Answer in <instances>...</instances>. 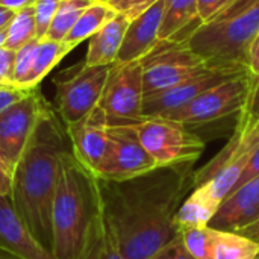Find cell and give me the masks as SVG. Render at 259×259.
Here are the masks:
<instances>
[{
  "label": "cell",
  "instance_id": "4316f807",
  "mask_svg": "<svg viewBox=\"0 0 259 259\" xmlns=\"http://www.w3.org/2000/svg\"><path fill=\"white\" fill-rule=\"evenodd\" d=\"M212 228H188L179 232L187 252L194 259H212Z\"/></svg>",
  "mask_w": 259,
  "mask_h": 259
},
{
  "label": "cell",
  "instance_id": "7c38bea8",
  "mask_svg": "<svg viewBox=\"0 0 259 259\" xmlns=\"http://www.w3.org/2000/svg\"><path fill=\"white\" fill-rule=\"evenodd\" d=\"M108 135L106 155L94 175L97 179L126 181L158 167L138 141L132 126H108Z\"/></svg>",
  "mask_w": 259,
  "mask_h": 259
},
{
  "label": "cell",
  "instance_id": "f35d334b",
  "mask_svg": "<svg viewBox=\"0 0 259 259\" xmlns=\"http://www.w3.org/2000/svg\"><path fill=\"white\" fill-rule=\"evenodd\" d=\"M235 232L259 243V219L256 222H253V223H250V225H247V226H244V228H241V229H238Z\"/></svg>",
  "mask_w": 259,
  "mask_h": 259
},
{
  "label": "cell",
  "instance_id": "e575fe53",
  "mask_svg": "<svg viewBox=\"0 0 259 259\" xmlns=\"http://www.w3.org/2000/svg\"><path fill=\"white\" fill-rule=\"evenodd\" d=\"M234 0H197V8H199V17L202 23L208 21L214 15H217L223 8H226L229 3Z\"/></svg>",
  "mask_w": 259,
  "mask_h": 259
},
{
  "label": "cell",
  "instance_id": "74e56055",
  "mask_svg": "<svg viewBox=\"0 0 259 259\" xmlns=\"http://www.w3.org/2000/svg\"><path fill=\"white\" fill-rule=\"evenodd\" d=\"M12 188V170L0 159V196H9Z\"/></svg>",
  "mask_w": 259,
  "mask_h": 259
},
{
  "label": "cell",
  "instance_id": "5bb4252c",
  "mask_svg": "<svg viewBox=\"0 0 259 259\" xmlns=\"http://www.w3.org/2000/svg\"><path fill=\"white\" fill-rule=\"evenodd\" d=\"M65 134L74 159L94 176L109 146L108 121L103 111L97 106L77 123L67 126Z\"/></svg>",
  "mask_w": 259,
  "mask_h": 259
},
{
  "label": "cell",
  "instance_id": "8d00e7d4",
  "mask_svg": "<svg viewBox=\"0 0 259 259\" xmlns=\"http://www.w3.org/2000/svg\"><path fill=\"white\" fill-rule=\"evenodd\" d=\"M247 68L253 76H259V33L253 38L247 53Z\"/></svg>",
  "mask_w": 259,
  "mask_h": 259
},
{
  "label": "cell",
  "instance_id": "5b68a950",
  "mask_svg": "<svg viewBox=\"0 0 259 259\" xmlns=\"http://www.w3.org/2000/svg\"><path fill=\"white\" fill-rule=\"evenodd\" d=\"M259 146V121L240 115L228 146L203 168L194 171L193 188L205 184L220 202L232 191Z\"/></svg>",
  "mask_w": 259,
  "mask_h": 259
},
{
  "label": "cell",
  "instance_id": "ba28073f",
  "mask_svg": "<svg viewBox=\"0 0 259 259\" xmlns=\"http://www.w3.org/2000/svg\"><path fill=\"white\" fill-rule=\"evenodd\" d=\"M252 77V73L247 71L238 77L226 80L202 93L190 103L159 115V118L178 121L185 126H193L211 123L228 115L241 112L249 97Z\"/></svg>",
  "mask_w": 259,
  "mask_h": 259
},
{
  "label": "cell",
  "instance_id": "d590c367",
  "mask_svg": "<svg viewBox=\"0 0 259 259\" xmlns=\"http://www.w3.org/2000/svg\"><path fill=\"white\" fill-rule=\"evenodd\" d=\"M256 176H259V146L258 149H256V152L253 153V156H252L249 165L246 167L244 173L241 175V178L238 179V182H237L235 187L232 188V191L237 190V188H240L241 185H244L246 182H249L250 179H253V178H256ZM232 191H231V193H232ZM231 193H229V194H231ZM229 194H228V196H229ZM225 199H226V197H225Z\"/></svg>",
  "mask_w": 259,
  "mask_h": 259
},
{
  "label": "cell",
  "instance_id": "d6a6232c",
  "mask_svg": "<svg viewBox=\"0 0 259 259\" xmlns=\"http://www.w3.org/2000/svg\"><path fill=\"white\" fill-rule=\"evenodd\" d=\"M240 115H244L253 121H259V76L252 77L249 97H247V102H246L243 111L240 112Z\"/></svg>",
  "mask_w": 259,
  "mask_h": 259
},
{
  "label": "cell",
  "instance_id": "b9f144b4",
  "mask_svg": "<svg viewBox=\"0 0 259 259\" xmlns=\"http://www.w3.org/2000/svg\"><path fill=\"white\" fill-rule=\"evenodd\" d=\"M0 259H17V258H14V256H11L9 253H6V252H3V250L0 249Z\"/></svg>",
  "mask_w": 259,
  "mask_h": 259
},
{
  "label": "cell",
  "instance_id": "3957f363",
  "mask_svg": "<svg viewBox=\"0 0 259 259\" xmlns=\"http://www.w3.org/2000/svg\"><path fill=\"white\" fill-rule=\"evenodd\" d=\"M102 217L96 176L83 168L68 150L64 155L52 203V255L80 259Z\"/></svg>",
  "mask_w": 259,
  "mask_h": 259
},
{
  "label": "cell",
  "instance_id": "ee69618b",
  "mask_svg": "<svg viewBox=\"0 0 259 259\" xmlns=\"http://www.w3.org/2000/svg\"><path fill=\"white\" fill-rule=\"evenodd\" d=\"M256 259H259V255H258V258H256Z\"/></svg>",
  "mask_w": 259,
  "mask_h": 259
},
{
  "label": "cell",
  "instance_id": "ac0fdd59",
  "mask_svg": "<svg viewBox=\"0 0 259 259\" xmlns=\"http://www.w3.org/2000/svg\"><path fill=\"white\" fill-rule=\"evenodd\" d=\"M200 24L197 0H164L159 41H187Z\"/></svg>",
  "mask_w": 259,
  "mask_h": 259
},
{
  "label": "cell",
  "instance_id": "f1b7e54d",
  "mask_svg": "<svg viewBox=\"0 0 259 259\" xmlns=\"http://www.w3.org/2000/svg\"><path fill=\"white\" fill-rule=\"evenodd\" d=\"M62 0H36L33 5L35 24H36V39H44L50 23L59 8Z\"/></svg>",
  "mask_w": 259,
  "mask_h": 259
},
{
  "label": "cell",
  "instance_id": "ffe728a7",
  "mask_svg": "<svg viewBox=\"0 0 259 259\" xmlns=\"http://www.w3.org/2000/svg\"><path fill=\"white\" fill-rule=\"evenodd\" d=\"M220 203L222 202L215 199V196L205 184L193 188L176 212L175 223L178 231L181 232L182 229L188 228L209 226Z\"/></svg>",
  "mask_w": 259,
  "mask_h": 259
},
{
  "label": "cell",
  "instance_id": "6da1fadb",
  "mask_svg": "<svg viewBox=\"0 0 259 259\" xmlns=\"http://www.w3.org/2000/svg\"><path fill=\"white\" fill-rule=\"evenodd\" d=\"M96 181L105 226L124 259H149L179 235L175 217L193 190V164L156 167L126 181Z\"/></svg>",
  "mask_w": 259,
  "mask_h": 259
},
{
  "label": "cell",
  "instance_id": "ab89813d",
  "mask_svg": "<svg viewBox=\"0 0 259 259\" xmlns=\"http://www.w3.org/2000/svg\"><path fill=\"white\" fill-rule=\"evenodd\" d=\"M36 0H0V5L11 9V11H20L27 6H33Z\"/></svg>",
  "mask_w": 259,
  "mask_h": 259
},
{
  "label": "cell",
  "instance_id": "e0dca14e",
  "mask_svg": "<svg viewBox=\"0 0 259 259\" xmlns=\"http://www.w3.org/2000/svg\"><path fill=\"white\" fill-rule=\"evenodd\" d=\"M164 14V0L156 2L147 11L129 21L115 62H132L143 59L158 42Z\"/></svg>",
  "mask_w": 259,
  "mask_h": 259
},
{
  "label": "cell",
  "instance_id": "f546056e",
  "mask_svg": "<svg viewBox=\"0 0 259 259\" xmlns=\"http://www.w3.org/2000/svg\"><path fill=\"white\" fill-rule=\"evenodd\" d=\"M159 0H111L108 5L118 14L124 15L129 20H134L150 6H153Z\"/></svg>",
  "mask_w": 259,
  "mask_h": 259
},
{
  "label": "cell",
  "instance_id": "44dd1931",
  "mask_svg": "<svg viewBox=\"0 0 259 259\" xmlns=\"http://www.w3.org/2000/svg\"><path fill=\"white\" fill-rule=\"evenodd\" d=\"M115 14L117 12L108 3L94 2L80 14V17L77 18L74 26L70 29V32L65 35L62 42L70 50H73L82 41L91 38L96 32H99L109 20L115 17Z\"/></svg>",
  "mask_w": 259,
  "mask_h": 259
},
{
  "label": "cell",
  "instance_id": "4dcf8cb0",
  "mask_svg": "<svg viewBox=\"0 0 259 259\" xmlns=\"http://www.w3.org/2000/svg\"><path fill=\"white\" fill-rule=\"evenodd\" d=\"M30 91L32 90H24L17 85H0V112L23 100Z\"/></svg>",
  "mask_w": 259,
  "mask_h": 259
},
{
  "label": "cell",
  "instance_id": "d6986e66",
  "mask_svg": "<svg viewBox=\"0 0 259 259\" xmlns=\"http://www.w3.org/2000/svg\"><path fill=\"white\" fill-rule=\"evenodd\" d=\"M129 21V18L117 12L112 20H109L99 32H96L90 38V46L83 64L88 67L114 64L117 61V55L121 47Z\"/></svg>",
  "mask_w": 259,
  "mask_h": 259
},
{
  "label": "cell",
  "instance_id": "9a60e30c",
  "mask_svg": "<svg viewBox=\"0 0 259 259\" xmlns=\"http://www.w3.org/2000/svg\"><path fill=\"white\" fill-rule=\"evenodd\" d=\"M0 249L17 259H55L33 238L9 196H0Z\"/></svg>",
  "mask_w": 259,
  "mask_h": 259
},
{
  "label": "cell",
  "instance_id": "8fae6325",
  "mask_svg": "<svg viewBox=\"0 0 259 259\" xmlns=\"http://www.w3.org/2000/svg\"><path fill=\"white\" fill-rule=\"evenodd\" d=\"M111 65H82L71 77L56 82V108L65 127L99 106Z\"/></svg>",
  "mask_w": 259,
  "mask_h": 259
},
{
  "label": "cell",
  "instance_id": "484cf974",
  "mask_svg": "<svg viewBox=\"0 0 259 259\" xmlns=\"http://www.w3.org/2000/svg\"><path fill=\"white\" fill-rule=\"evenodd\" d=\"M80 259H124L123 255L115 249L105 226L103 217H100Z\"/></svg>",
  "mask_w": 259,
  "mask_h": 259
},
{
  "label": "cell",
  "instance_id": "1f68e13d",
  "mask_svg": "<svg viewBox=\"0 0 259 259\" xmlns=\"http://www.w3.org/2000/svg\"><path fill=\"white\" fill-rule=\"evenodd\" d=\"M149 259H194L184 247L181 235H178L173 241L165 244L156 253H153Z\"/></svg>",
  "mask_w": 259,
  "mask_h": 259
},
{
  "label": "cell",
  "instance_id": "7402d4cb",
  "mask_svg": "<svg viewBox=\"0 0 259 259\" xmlns=\"http://www.w3.org/2000/svg\"><path fill=\"white\" fill-rule=\"evenodd\" d=\"M70 52L71 50L62 41H52V39H47V38L41 39L39 46H38V50H36V55H35V59H33V64H32V68H30V73L26 77V80L23 83V88H26V90L38 88L41 80Z\"/></svg>",
  "mask_w": 259,
  "mask_h": 259
},
{
  "label": "cell",
  "instance_id": "60d3db41",
  "mask_svg": "<svg viewBox=\"0 0 259 259\" xmlns=\"http://www.w3.org/2000/svg\"><path fill=\"white\" fill-rule=\"evenodd\" d=\"M14 15H15V11H11V9L0 5V32L8 27V24L11 23Z\"/></svg>",
  "mask_w": 259,
  "mask_h": 259
},
{
  "label": "cell",
  "instance_id": "277c9868",
  "mask_svg": "<svg viewBox=\"0 0 259 259\" xmlns=\"http://www.w3.org/2000/svg\"><path fill=\"white\" fill-rule=\"evenodd\" d=\"M258 33L259 0H234L202 23L187 44L209 64L247 67L249 47Z\"/></svg>",
  "mask_w": 259,
  "mask_h": 259
},
{
  "label": "cell",
  "instance_id": "7a4b0ae2",
  "mask_svg": "<svg viewBox=\"0 0 259 259\" xmlns=\"http://www.w3.org/2000/svg\"><path fill=\"white\" fill-rule=\"evenodd\" d=\"M67 147L65 135L52 111L38 123L30 141L12 170L9 199L33 238L50 252L52 203Z\"/></svg>",
  "mask_w": 259,
  "mask_h": 259
},
{
  "label": "cell",
  "instance_id": "4fadbf2b",
  "mask_svg": "<svg viewBox=\"0 0 259 259\" xmlns=\"http://www.w3.org/2000/svg\"><path fill=\"white\" fill-rule=\"evenodd\" d=\"M249 68L243 65H215L205 73H200L188 80H184L168 90L153 93L143 97L141 115L143 118L159 117L168 111L178 109L202 93L247 73Z\"/></svg>",
  "mask_w": 259,
  "mask_h": 259
},
{
  "label": "cell",
  "instance_id": "cb8c5ba5",
  "mask_svg": "<svg viewBox=\"0 0 259 259\" xmlns=\"http://www.w3.org/2000/svg\"><path fill=\"white\" fill-rule=\"evenodd\" d=\"M36 39V24H35V11L33 6H27L15 12L14 18L6 27V41L5 47L17 52L20 47L29 41Z\"/></svg>",
  "mask_w": 259,
  "mask_h": 259
},
{
  "label": "cell",
  "instance_id": "30bf717a",
  "mask_svg": "<svg viewBox=\"0 0 259 259\" xmlns=\"http://www.w3.org/2000/svg\"><path fill=\"white\" fill-rule=\"evenodd\" d=\"M50 109L38 88L0 112V159L14 170L38 123Z\"/></svg>",
  "mask_w": 259,
  "mask_h": 259
},
{
  "label": "cell",
  "instance_id": "8992f818",
  "mask_svg": "<svg viewBox=\"0 0 259 259\" xmlns=\"http://www.w3.org/2000/svg\"><path fill=\"white\" fill-rule=\"evenodd\" d=\"M131 126L158 167L194 164L205 150L202 138L178 121L150 117Z\"/></svg>",
  "mask_w": 259,
  "mask_h": 259
},
{
  "label": "cell",
  "instance_id": "83f0119b",
  "mask_svg": "<svg viewBox=\"0 0 259 259\" xmlns=\"http://www.w3.org/2000/svg\"><path fill=\"white\" fill-rule=\"evenodd\" d=\"M39 46V39H32L27 44H24L23 47H20L15 52V61H14V85L23 88V83L26 80V77L30 73L36 50ZM26 90V88H24Z\"/></svg>",
  "mask_w": 259,
  "mask_h": 259
},
{
  "label": "cell",
  "instance_id": "9c48e42d",
  "mask_svg": "<svg viewBox=\"0 0 259 259\" xmlns=\"http://www.w3.org/2000/svg\"><path fill=\"white\" fill-rule=\"evenodd\" d=\"M143 65L140 61L114 62L99 108L108 126H131L143 120Z\"/></svg>",
  "mask_w": 259,
  "mask_h": 259
},
{
  "label": "cell",
  "instance_id": "2e32d148",
  "mask_svg": "<svg viewBox=\"0 0 259 259\" xmlns=\"http://www.w3.org/2000/svg\"><path fill=\"white\" fill-rule=\"evenodd\" d=\"M259 219V176L234 190L220 203L209 228L235 232Z\"/></svg>",
  "mask_w": 259,
  "mask_h": 259
},
{
  "label": "cell",
  "instance_id": "7bdbcfd3",
  "mask_svg": "<svg viewBox=\"0 0 259 259\" xmlns=\"http://www.w3.org/2000/svg\"><path fill=\"white\" fill-rule=\"evenodd\" d=\"M94 2H100V3H109L111 0H94Z\"/></svg>",
  "mask_w": 259,
  "mask_h": 259
},
{
  "label": "cell",
  "instance_id": "52a82bcc",
  "mask_svg": "<svg viewBox=\"0 0 259 259\" xmlns=\"http://www.w3.org/2000/svg\"><path fill=\"white\" fill-rule=\"evenodd\" d=\"M144 96L168 90L215 67L196 55L187 41H159L143 59Z\"/></svg>",
  "mask_w": 259,
  "mask_h": 259
},
{
  "label": "cell",
  "instance_id": "603a6c76",
  "mask_svg": "<svg viewBox=\"0 0 259 259\" xmlns=\"http://www.w3.org/2000/svg\"><path fill=\"white\" fill-rule=\"evenodd\" d=\"M212 259H256L259 243L237 232L212 229Z\"/></svg>",
  "mask_w": 259,
  "mask_h": 259
},
{
  "label": "cell",
  "instance_id": "d4e9b609",
  "mask_svg": "<svg viewBox=\"0 0 259 259\" xmlns=\"http://www.w3.org/2000/svg\"><path fill=\"white\" fill-rule=\"evenodd\" d=\"M93 3L94 0H62L50 23L46 38L52 41H62L80 14Z\"/></svg>",
  "mask_w": 259,
  "mask_h": 259
},
{
  "label": "cell",
  "instance_id": "836d02e7",
  "mask_svg": "<svg viewBox=\"0 0 259 259\" xmlns=\"http://www.w3.org/2000/svg\"><path fill=\"white\" fill-rule=\"evenodd\" d=\"M14 61L15 52L2 47L0 49V85H14Z\"/></svg>",
  "mask_w": 259,
  "mask_h": 259
}]
</instances>
